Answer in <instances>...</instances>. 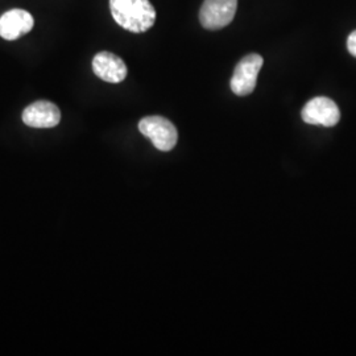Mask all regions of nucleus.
<instances>
[{
    "label": "nucleus",
    "instance_id": "1",
    "mask_svg": "<svg viewBox=\"0 0 356 356\" xmlns=\"http://www.w3.org/2000/svg\"><path fill=\"white\" fill-rule=\"evenodd\" d=\"M115 22L132 33H143L152 28L156 10L149 0H110Z\"/></svg>",
    "mask_w": 356,
    "mask_h": 356
},
{
    "label": "nucleus",
    "instance_id": "2",
    "mask_svg": "<svg viewBox=\"0 0 356 356\" xmlns=\"http://www.w3.org/2000/svg\"><path fill=\"white\" fill-rule=\"evenodd\" d=\"M139 131L152 141L153 145L163 152L172 151L178 140L175 124L163 116H145L139 123Z\"/></svg>",
    "mask_w": 356,
    "mask_h": 356
},
{
    "label": "nucleus",
    "instance_id": "3",
    "mask_svg": "<svg viewBox=\"0 0 356 356\" xmlns=\"http://www.w3.org/2000/svg\"><path fill=\"white\" fill-rule=\"evenodd\" d=\"M263 64H264L263 57L256 53L248 54L242 58L239 64L236 65L234 76L229 82L232 92L236 94L238 97L250 95L256 88L257 76Z\"/></svg>",
    "mask_w": 356,
    "mask_h": 356
},
{
    "label": "nucleus",
    "instance_id": "4",
    "mask_svg": "<svg viewBox=\"0 0 356 356\" xmlns=\"http://www.w3.org/2000/svg\"><path fill=\"white\" fill-rule=\"evenodd\" d=\"M238 8V0H204L200 22L206 29L216 31L229 26Z\"/></svg>",
    "mask_w": 356,
    "mask_h": 356
},
{
    "label": "nucleus",
    "instance_id": "5",
    "mask_svg": "<svg viewBox=\"0 0 356 356\" xmlns=\"http://www.w3.org/2000/svg\"><path fill=\"white\" fill-rule=\"evenodd\" d=\"M301 116L307 124L334 127L341 120V111L330 98L317 97L306 103Z\"/></svg>",
    "mask_w": 356,
    "mask_h": 356
},
{
    "label": "nucleus",
    "instance_id": "6",
    "mask_svg": "<svg viewBox=\"0 0 356 356\" xmlns=\"http://www.w3.org/2000/svg\"><path fill=\"white\" fill-rule=\"evenodd\" d=\"M94 74L108 83H119L127 76V66L124 61L110 51H101L92 58Z\"/></svg>",
    "mask_w": 356,
    "mask_h": 356
},
{
    "label": "nucleus",
    "instance_id": "7",
    "mask_svg": "<svg viewBox=\"0 0 356 356\" xmlns=\"http://www.w3.org/2000/svg\"><path fill=\"white\" fill-rule=\"evenodd\" d=\"M33 16L26 10L15 8L0 16V38L8 41L17 40L32 31Z\"/></svg>",
    "mask_w": 356,
    "mask_h": 356
},
{
    "label": "nucleus",
    "instance_id": "8",
    "mask_svg": "<svg viewBox=\"0 0 356 356\" xmlns=\"http://www.w3.org/2000/svg\"><path fill=\"white\" fill-rule=\"evenodd\" d=\"M61 120L60 108L49 101L32 103L23 111V122L28 127L53 128Z\"/></svg>",
    "mask_w": 356,
    "mask_h": 356
},
{
    "label": "nucleus",
    "instance_id": "9",
    "mask_svg": "<svg viewBox=\"0 0 356 356\" xmlns=\"http://www.w3.org/2000/svg\"><path fill=\"white\" fill-rule=\"evenodd\" d=\"M347 49L351 56L356 57V31L351 32L347 38Z\"/></svg>",
    "mask_w": 356,
    "mask_h": 356
}]
</instances>
